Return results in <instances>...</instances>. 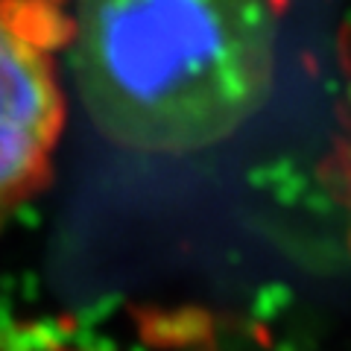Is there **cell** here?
Wrapping results in <instances>:
<instances>
[{
	"instance_id": "obj_1",
	"label": "cell",
	"mask_w": 351,
	"mask_h": 351,
	"mask_svg": "<svg viewBox=\"0 0 351 351\" xmlns=\"http://www.w3.org/2000/svg\"><path fill=\"white\" fill-rule=\"evenodd\" d=\"M73 71L108 141L152 156L208 149L269 100L272 0H82Z\"/></svg>"
},
{
	"instance_id": "obj_2",
	"label": "cell",
	"mask_w": 351,
	"mask_h": 351,
	"mask_svg": "<svg viewBox=\"0 0 351 351\" xmlns=\"http://www.w3.org/2000/svg\"><path fill=\"white\" fill-rule=\"evenodd\" d=\"M59 132L62 88L47 50L0 6V208L44 182Z\"/></svg>"
}]
</instances>
